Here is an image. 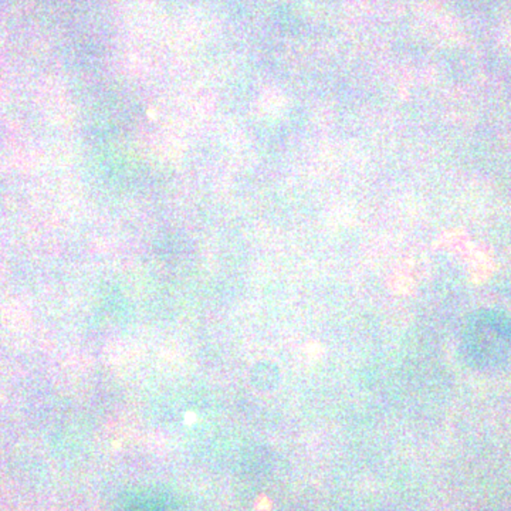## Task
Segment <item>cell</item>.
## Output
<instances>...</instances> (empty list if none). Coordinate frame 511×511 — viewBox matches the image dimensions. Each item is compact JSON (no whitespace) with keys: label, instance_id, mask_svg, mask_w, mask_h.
I'll use <instances>...</instances> for the list:
<instances>
[{"label":"cell","instance_id":"obj_1","mask_svg":"<svg viewBox=\"0 0 511 511\" xmlns=\"http://www.w3.org/2000/svg\"><path fill=\"white\" fill-rule=\"evenodd\" d=\"M195 422H196L195 413H193V412H186V413H185V423H186V425H193Z\"/></svg>","mask_w":511,"mask_h":511}]
</instances>
